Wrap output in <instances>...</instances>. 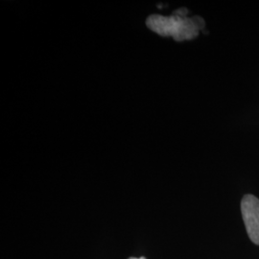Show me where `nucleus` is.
<instances>
[{"label": "nucleus", "instance_id": "obj_1", "mask_svg": "<svg viewBox=\"0 0 259 259\" xmlns=\"http://www.w3.org/2000/svg\"><path fill=\"white\" fill-rule=\"evenodd\" d=\"M187 12L178 10L171 17L155 15L149 18V28L163 37H172L177 41L190 40L198 37L200 30L204 26L203 19L199 17L186 18Z\"/></svg>", "mask_w": 259, "mask_h": 259}, {"label": "nucleus", "instance_id": "obj_2", "mask_svg": "<svg viewBox=\"0 0 259 259\" xmlns=\"http://www.w3.org/2000/svg\"><path fill=\"white\" fill-rule=\"evenodd\" d=\"M241 213L250 240L259 245V200L253 195H245L241 201Z\"/></svg>", "mask_w": 259, "mask_h": 259}, {"label": "nucleus", "instance_id": "obj_3", "mask_svg": "<svg viewBox=\"0 0 259 259\" xmlns=\"http://www.w3.org/2000/svg\"><path fill=\"white\" fill-rule=\"evenodd\" d=\"M129 259H146L145 257H139V258H137V257H130Z\"/></svg>", "mask_w": 259, "mask_h": 259}]
</instances>
